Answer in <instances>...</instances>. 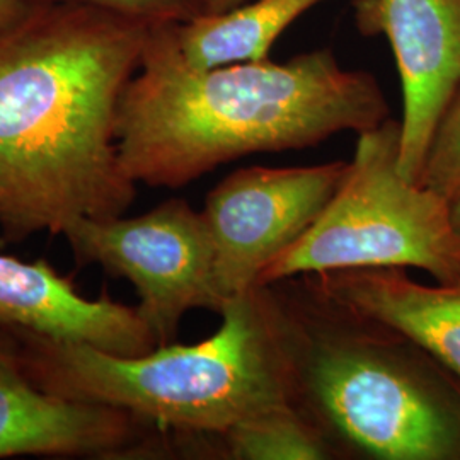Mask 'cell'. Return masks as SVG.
I'll return each instance as SVG.
<instances>
[{"mask_svg":"<svg viewBox=\"0 0 460 460\" xmlns=\"http://www.w3.org/2000/svg\"><path fill=\"white\" fill-rule=\"evenodd\" d=\"M148 26L79 4L31 5L0 31V241L64 235L125 214L137 184L116 147L121 94Z\"/></svg>","mask_w":460,"mask_h":460,"instance_id":"6da1fadb","label":"cell"},{"mask_svg":"<svg viewBox=\"0 0 460 460\" xmlns=\"http://www.w3.org/2000/svg\"><path fill=\"white\" fill-rule=\"evenodd\" d=\"M387 118L377 79L340 66L332 49L195 68L182 58L176 24H164L148 30L119 99L116 147L135 184L176 190L241 157L314 147Z\"/></svg>","mask_w":460,"mask_h":460,"instance_id":"7a4b0ae2","label":"cell"},{"mask_svg":"<svg viewBox=\"0 0 460 460\" xmlns=\"http://www.w3.org/2000/svg\"><path fill=\"white\" fill-rule=\"evenodd\" d=\"M290 406L338 459L460 460V380L311 275L261 285Z\"/></svg>","mask_w":460,"mask_h":460,"instance_id":"3957f363","label":"cell"},{"mask_svg":"<svg viewBox=\"0 0 460 460\" xmlns=\"http://www.w3.org/2000/svg\"><path fill=\"white\" fill-rule=\"evenodd\" d=\"M220 317L199 343L157 346L140 357L13 331L26 376L45 393L111 406L148 427L222 431L290 401L260 288L229 300Z\"/></svg>","mask_w":460,"mask_h":460,"instance_id":"277c9868","label":"cell"},{"mask_svg":"<svg viewBox=\"0 0 460 460\" xmlns=\"http://www.w3.org/2000/svg\"><path fill=\"white\" fill-rule=\"evenodd\" d=\"M357 137L326 208L296 244L268 264L258 287L357 268H418L438 283H460L452 201L402 176L401 123L387 118Z\"/></svg>","mask_w":460,"mask_h":460,"instance_id":"5b68a950","label":"cell"},{"mask_svg":"<svg viewBox=\"0 0 460 460\" xmlns=\"http://www.w3.org/2000/svg\"><path fill=\"white\" fill-rule=\"evenodd\" d=\"M64 237L79 266L96 264L132 283L140 300L137 311L157 346L174 343L190 311L220 314L224 307L210 229L203 212L181 198L132 218H81Z\"/></svg>","mask_w":460,"mask_h":460,"instance_id":"8992f818","label":"cell"},{"mask_svg":"<svg viewBox=\"0 0 460 460\" xmlns=\"http://www.w3.org/2000/svg\"><path fill=\"white\" fill-rule=\"evenodd\" d=\"M346 161L304 167H246L208 193L203 217L215 249V285L224 305L258 287L268 264L323 214Z\"/></svg>","mask_w":460,"mask_h":460,"instance_id":"52a82bcc","label":"cell"},{"mask_svg":"<svg viewBox=\"0 0 460 460\" xmlns=\"http://www.w3.org/2000/svg\"><path fill=\"white\" fill-rule=\"evenodd\" d=\"M365 36H385L402 85L399 169L420 182L435 130L460 89V0H353Z\"/></svg>","mask_w":460,"mask_h":460,"instance_id":"ba28073f","label":"cell"},{"mask_svg":"<svg viewBox=\"0 0 460 460\" xmlns=\"http://www.w3.org/2000/svg\"><path fill=\"white\" fill-rule=\"evenodd\" d=\"M111 406L45 393L26 376L16 332L0 326V459H127L148 429Z\"/></svg>","mask_w":460,"mask_h":460,"instance_id":"9c48e42d","label":"cell"},{"mask_svg":"<svg viewBox=\"0 0 460 460\" xmlns=\"http://www.w3.org/2000/svg\"><path fill=\"white\" fill-rule=\"evenodd\" d=\"M0 326L140 357L157 348L137 311L108 296H81L47 261L0 254Z\"/></svg>","mask_w":460,"mask_h":460,"instance_id":"30bf717a","label":"cell"},{"mask_svg":"<svg viewBox=\"0 0 460 460\" xmlns=\"http://www.w3.org/2000/svg\"><path fill=\"white\" fill-rule=\"evenodd\" d=\"M311 277L329 296L406 334L460 380V283H420L406 268H357Z\"/></svg>","mask_w":460,"mask_h":460,"instance_id":"8fae6325","label":"cell"},{"mask_svg":"<svg viewBox=\"0 0 460 460\" xmlns=\"http://www.w3.org/2000/svg\"><path fill=\"white\" fill-rule=\"evenodd\" d=\"M324 0H249L220 14L176 24L182 58L195 68H214L270 58V51L296 17Z\"/></svg>","mask_w":460,"mask_h":460,"instance_id":"7c38bea8","label":"cell"},{"mask_svg":"<svg viewBox=\"0 0 460 460\" xmlns=\"http://www.w3.org/2000/svg\"><path fill=\"white\" fill-rule=\"evenodd\" d=\"M193 459H338L324 435L292 406L246 418L222 431H193Z\"/></svg>","mask_w":460,"mask_h":460,"instance_id":"4fadbf2b","label":"cell"},{"mask_svg":"<svg viewBox=\"0 0 460 460\" xmlns=\"http://www.w3.org/2000/svg\"><path fill=\"white\" fill-rule=\"evenodd\" d=\"M420 182L450 201L460 197V89L435 130Z\"/></svg>","mask_w":460,"mask_h":460,"instance_id":"5bb4252c","label":"cell"},{"mask_svg":"<svg viewBox=\"0 0 460 460\" xmlns=\"http://www.w3.org/2000/svg\"><path fill=\"white\" fill-rule=\"evenodd\" d=\"M30 5L79 4L142 22L148 28L184 24L208 14L212 0H24Z\"/></svg>","mask_w":460,"mask_h":460,"instance_id":"9a60e30c","label":"cell"},{"mask_svg":"<svg viewBox=\"0 0 460 460\" xmlns=\"http://www.w3.org/2000/svg\"><path fill=\"white\" fill-rule=\"evenodd\" d=\"M30 4L24 0H0V31L16 24L30 11Z\"/></svg>","mask_w":460,"mask_h":460,"instance_id":"2e32d148","label":"cell"},{"mask_svg":"<svg viewBox=\"0 0 460 460\" xmlns=\"http://www.w3.org/2000/svg\"><path fill=\"white\" fill-rule=\"evenodd\" d=\"M249 0H212L210 2V9L208 14H220V13H227L230 9H235L243 4H246Z\"/></svg>","mask_w":460,"mask_h":460,"instance_id":"e0dca14e","label":"cell"},{"mask_svg":"<svg viewBox=\"0 0 460 460\" xmlns=\"http://www.w3.org/2000/svg\"><path fill=\"white\" fill-rule=\"evenodd\" d=\"M452 222L460 237V197L452 201Z\"/></svg>","mask_w":460,"mask_h":460,"instance_id":"ac0fdd59","label":"cell"}]
</instances>
